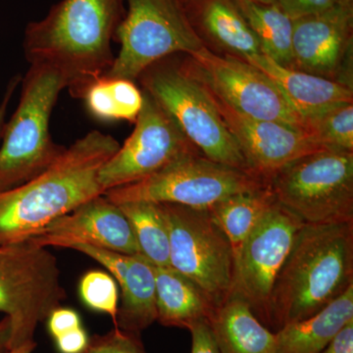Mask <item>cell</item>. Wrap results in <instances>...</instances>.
Returning a JSON list of instances; mask_svg holds the SVG:
<instances>
[{
  "mask_svg": "<svg viewBox=\"0 0 353 353\" xmlns=\"http://www.w3.org/2000/svg\"><path fill=\"white\" fill-rule=\"evenodd\" d=\"M125 0H61L26 27L24 53L63 78L75 99L112 66V41L126 14Z\"/></svg>",
  "mask_w": 353,
  "mask_h": 353,
  "instance_id": "cell-1",
  "label": "cell"
},
{
  "mask_svg": "<svg viewBox=\"0 0 353 353\" xmlns=\"http://www.w3.org/2000/svg\"><path fill=\"white\" fill-rule=\"evenodd\" d=\"M120 146L110 134L88 132L43 173L0 192V245L29 240L53 221L104 194L99 171Z\"/></svg>",
  "mask_w": 353,
  "mask_h": 353,
  "instance_id": "cell-2",
  "label": "cell"
},
{
  "mask_svg": "<svg viewBox=\"0 0 353 353\" xmlns=\"http://www.w3.org/2000/svg\"><path fill=\"white\" fill-rule=\"evenodd\" d=\"M352 285L353 223L304 224L272 290L268 329L315 315Z\"/></svg>",
  "mask_w": 353,
  "mask_h": 353,
  "instance_id": "cell-3",
  "label": "cell"
},
{
  "mask_svg": "<svg viewBox=\"0 0 353 353\" xmlns=\"http://www.w3.org/2000/svg\"><path fill=\"white\" fill-rule=\"evenodd\" d=\"M183 55H171L148 67L138 79L141 90L175 120L203 157L252 173L212 97L185 67Z\"/></svg>",
  "mask_w": 353,
  "mask_h": 353,
  "instance_id": "cell-4",
  "label": "cell"
},
{
  "mask_svg": "<svg viewBox=\"0 0 353 353\" xmlns=\"http://www.w3.org/2000/svg\"><path fill=\"white\" fill-rule=\"evenodd\" d=\"M63 78L48 67L30 65L22 79L19 104L4 125L0 146V192L29 182L63 154L66 148L51 138V113Z\"/></svg>",
  "mask_w": 353,
  "mask_h": 353,
  "instance_id": "cell-5",
  "label": "cell"
},
{
  "mask_svg": "<svg viewBox=\"0 0 353 353\" xmlns=\"http://www.w3.org/2000/svg\"><path fill=\"white\" fill-rule=\"evenodd\" d=\"M57 257L31 240L0 245V313L8 318V350L37 345L34 334L66 299Z\"/></svg>",
  "mask_w": 353,
  "mask_h": 353,
  "instance_id": "cell-6",
  "label": "cell"
},
{
  "mask_svg": "<svg viewBox=\"0 0 353 353\" xmlns=\"http://www.w3.org/2000/svg\"><path fill=\"white\" fill-rule=\"evenodd\" d=\"M268 185L304 224L353 223V152L324 148L279 169Z\"/></svg>",
  "mask_w": 353,
  "mask_h": 353,
  "instance_id": "cell-7",
  "label": "cell"
},
{
  "mask_svg": "<svg viewBox=\"0 0 353 353\" xmlns=\"http://www.w3.org/2000/svg\"><path fill=\"white\" fill-rule=\"evenodd\" d=\"M128 8L115 41L120 50L103 77L137 82L150 65L204 48L190 25L187 0H125Z\"/></svg>",
  "mask_w": 353,
  "mask_h": 353,
  "instance_id": "cell-8",
  "label": "cell"
},
{
  "mask_svg": "<svg viewBox=\"0 0 353 353\" xmlns=\"http://www.w3.org/2000/svg\"><path fill=\"white\" fill-rule=\"evenodd\" d=\"M266 185L268 182L250 172L217 163L194 152L183 155L148 178L109 190L104 196L115 204L148 201L209 209L228 197Z\"/></svg>",
  "mask_w": 353,
  "mask_h": 353,
  "instance_id": "cell-9",
  "label": "cell"
},
{
  "mask_svg": "<svg viewBox=\"0 0 353 353\" xmlns=\"http://www.w3.org/2000/svg\"><path fill=\"white\" fill-rule=\"evenodd\" d=\"M170 236V267L190 279L217 308L231 296L233 248L208 209L159 203Z\"/></svg>",
  "mask_w": 353,
  "mask_h": 353,
  "instance_id": "cell-10",
  "label": "cell"
},
{
  "mask_svg": "<svg viewBox=\"0 0 353 353\" xmlns=\"http://www.w3.org/2000/svg\"><path fill=\"white\" fill-rule=\"evenodd\" d=\"M183 63L209 92L252 119L278 121L301 128L303 118L266 74L245 60L220 57L202 48L183 55Z\"/></svg>",
  "mask_w": 353,
  "mask_h": 353,
  "instance_id": "cell-11",
  "label": "cell"
},
{
  "mask_svg": "<svg viewBox=\"0 0 353 353\" xmlns=\"http://www.w3.org/2000/svg\"><path fill=\"white\" fill-rule=\"evenodd\" d=\"M303 225L277 201L234 252L231 296L243 299L266 328L272 290Z\"/></svg>",
  "mask_w": 353,
  "mask_h": 353,
  "instance_id": "cell-12",
  "label": "cell"
},
{
  "mask_svg": "<svg viewBox=\"0 0 353 353\" xmlns=\"http://www.w3.org/2000/svg\"><path fill=\"white\" fill-rule=\"evenodd\" d=\"M141 92L143 104L134 131L99 171L104 192L139 182L183 155L199 152L175 120L148 92Z\"/></svg>",
  "mask_w": 353,
  "mask_h": 353,
  "instance_id": "cell-13",
  "label": "cell"
},
{
  "mask_svg": "<svg viewBox=\"0 0 353 353\" xmlns=\"http://www.w3.org/2000/svg\"><path fill=\"white\" fill-rule=\"evenodd\" d=\"M292 69L353 88V0L294 20Z\"/></svg>",
  "mask_w": 353,
  "mask_h": 353,
  "instance_id": "cell-14",
  "label": "cell"
},
{
  "mask_svg": "<svg viewBox=\"0 0 353 353\" xmlns=\"http://www.w3.org/2000/svg\"><path fill=\"white\" fill-rule=\"evenodd\" d=\"M209 94L240 146L248 169L266 182L276 171L290 162L307 153L324 150L301 128L278 121L246 117L211 92Z\"/></svg>",
  "mask_w": 353,
  "mask_h": 353,
  "instance_id": "cell-15",
  "label": "cell"
},
{
  "mask_svg": "<svg viewBox=\"0 0 353 353\" xmlns=\"http://www.w3.org/2000/svg\"><path fill=\"white\" fill-rule=\"evenodd\" d=\"M29 240L44 248H68L82 243L124 254H139L126 216L104 194L53 221Z\"/></svg>",
  "mask_w": 353,
  "mask_h": 353,
  "instance_id": "cell-16",
  "label": "cell"
},
{
  "mask_svg": "<svg viewBox=\"0 0 353 353\" xmlns=\"http://www.w3.org/2000/svg\"><path fill=\"white\" fill-rule=\"evenodd\" d=\"M99 262L121 288L117 327L128 333L141 334L157 319L154 267L141 254L129 255L82 243L70 245Z\"/></svg>",
  "mask_w": 353,
  "mask_h": 353,
  "instance_id": "cell-17",
  "label": "cell"
},
{
  "mask_svg": "<svg viewBox=\"0 0 353 353\" xmlns=\"http://www.w3.org/2000/svg\"><path fill=\"white\" fill-rule=\"evenodd\" d=\"M187 11L197 38L210 52L241 60L263 54L234 0H187Z\"/></svg>",
  "mask_w": 353,
  "mask_h": 353,
  "instance_id": "cell-18",
  "label": "cell"
},
{
  "mask_svg": "<svg viewBox=\"0 0 353 353\" xmlns=\"http://www.w3.org/2000/svg\"><path fill=\"white\" fill-rule=\"evenodd\" d=\"M282 90L301 118L343 103H353V88L296 69L285 68L264 54L246 58Z\"/></svg>",
  "mask_w": 353,
  "mask_h": 353,
  "instance_id": "cell-19",
  "label": "cell"
},
{
  "mask_svg": "<svg viewBox=\"0 0 353 353\" xmlns=\"http://www.w3.org/2000/svg\"><path fill=\"white\" fill-rule=\"evenodd\" d=\"M208 323L220 353L275 352V333L239 297L230 296L215 308Z\"/></svg>",
  "mask_w": 353,
  "mask_h": 353,
  "instance_id": "cell-20",
  "label": "cell"
},
{
  "mask_svg": "<svg viewBox=\"0 0 353 353\" xmlns=\"http://www.w3.org/2000/svg\"><path fill=\"white\" fill-rule=\"evenodd\" d=\"M350 320L353 285L315 315L278 330L274 353H320Z\"/></svg>",
  "mask_w": 353,
  "mask_h": 353,
  "instance_id": "cell-21",
  "label": "cell"
},
{
  "mask_svg": "<svg viewBox=\"0 0 353 353\" xmlns=\"http://www.w3.org/2000/svg\"><path fill=\"white\" fill-rule=\"evenodd\" d=\"M153 267L160 324L188 329L194 323L210 319L215 308L190 279L172 267Z\"/></svg>",
  "mask_w": 353,
  "mask_h": 353,
  "instance_id": "cell-22",
  "label": "cell"
},
{
  "mask_svg": "<svg viewBox=\"0 0 353 353\" xmlns=\"http://www.w3.org/2000/svg\"><path fill=\"white\" fill-rule=\"evenodd\" d=\"M252 28L262 53L285 68H292L294 20L276 3L234 0Z\"/></svg>",
  "mask_w": 353,
  "mask_h": 353,
  "instance_id": "cell-23",
  "label": "cell"
},
{
  "mask_svg": "<svg viewBox=\"0 0 353 353\" xmlns=\"http://www.w3.org/2000/svg\"><path fill=\"white\" fill-rule=\"evenodd\" d=\"M276 202L277 199L266 185L228 197L208 210L227 236L234 254Z\"/></svg>",
  "mask_w": 353,
  "mask_h": 353,
  "instance_id": "cell-24",
  "label": "cell"
},
{
  "mask_svg": "<svg viewBox=\"0 0 353 353\" xmlns=\"http://www.w3.org/2000/svg\"><path fill=\"white\" fill-rule=\"evenodd\" d=\"M88 113L95 119L136 123L143 104V94L136 82L101 77L83 94Z\"/></svg>",
  "mask_w": 353,
  "mask_h": 353,
  "instance_id": "cell-25",
  "label": "cell"
},
{
  "mask_svg": "<svg viewBox=\"0 0 353 353\" xmlns=\"http://www.w3.org/2000/svg\"><path fill=\"white\" fill-rule=\"evenodd\" d=\"M126 216L139 254L157 267H170V236L159 203L148 201L116 204Z\"/></svg>",
  "mask_w": 353,
  "mask_h": 353,
  "instance_id": "cell-26",
  "label": "cell"
},
{
  "mask_svg": "<svg viewBox=\"0 0 353 353\" xmlns=\"http://www.w3.org/2000/svg\"><path fill=\"white\" fill-rule=\"evenodd\" d=\"M301 129L323 148L353 152V103L339 104L306 116Z\"/></svg>",
  "mask_w": 353,
  "mask_h": 353,
  "instance_id": "cell-27",
  "label": "cell"
},
{
  "mask_svg": "<svg viewBox=\"0 0 353 353\" xmlns=\"http://www.w3.org/2000/svg\"><path fill=\"white\" fill-rule=\"evenodd\" d=\"M113 276L108 272H87L79 284V294L88 308L110 316L117 327L119 292Z\"/></svg>",
  "mask_w": 353,
  "mask_h": 353,
  "instance_id": "cell-28",
  "label": "cell"
},
{
  "mask_svg": "<svg viewBox=\"0 0 353 353\" xmlns=\"http://www.w3.org/2000/svg\"><path fill=\"white\" fill-rule=\"evenodd\" d=\"M83 353H146L139 334L128 333L114 328L103 336L90 339L87 350Z\"/></svg>",
  "mask_w": 353,
  "mask_h": 353,
  "instance_id": "cell-29",
  "label": "cell"
},
{
  "mask_svg": "<svg viewBox=\"0 0 353 353\" xmlns=\"http://www.w3.org/2000/svg\"><path fill=\"white\" fill-rule=\"evenodd\" d=\"M339 0H276V4L292 20L322 12Z\"/></svg>",
  "mask_w": 353,
  "mask_h": 353,
  "instance_id": "cell-30",
  "label": "cell"
},
{
  "mask_svg": "<svg viewBox=\"0 0 353 353\" xmlns=\"http://www.w3.org/2000/svg\"><path fill=\"white\" fill-rule=\"evenodd\" d=\"M48 329L53 339L82 327V320L76 310L57 307L48 317Z\"/></svg>",
  "mask_w": 353,
  "mask_h": 353,
  "instance_id": "cell-31",
  "label": "cell"
},
{
  "mask_svg": "<svg viewBox=\"0 0 353 353\" xmlns=\"http://www.w3.org/2000/svg\"><path fill=\"white\" fill-rule=\"evenodd\" d=\"M192 334V352L220 353L208 321L201 320L188 328Z\"/></svg>",
  "mask_w": 353,
  "mask_h": 353,
  "instance_id": "cell-32",
  "label": "cell"
},
{
  "mask_svg": "<svg viewBox=\"0 0 353 353\" xmlns=\"http://www.w3.org/2000/svg\"><path fill=\"white\" fill-rule=\"evenodd\" d=\"M54 341L59 353H83L90 343V338L83 326L57 336Z\"/></svg>",
  "mask_w": 353,
  "mask_h": 353,
  "instance_id": "cell-33",
  "label": "cell"
},
{
  "mask_svg": "<svg viewBox=\"0 0 353 353\" xmlns=\"http://www.w3.org/2000/svg\"><path fill=\"white\" fill-rule=\"evenodd\" d=\"M320 353H353V320L347 323Z\"/></svg>",
  "mask_w": 353,
  "mask_h": 353,
  "instance_id": "cell-34",
  "label": "cell"
},
{
  "mask_svg": "<svg viewBox=\"0 0 353 353\" xmlns=\"http://www.w3.org/2000/svg\"><path fill=\"white\" fill-rule=\"evenodd\" d=\"M21 81H22L21 76L13 77L9 81L6 92H4L3 99H2L1 103H0V139H1L2 132H3L4 125L6 123L7 109H8L9 103H10L14 92H15L16 88L19 85Z\"/></svg>",
  "mask_w": 353,
  "mask_h": 353,
  "instance_id": "cell-35",
  "label": "cell"
},
{
  "mask_svg": "<svg viewBox=\"0 0 353 353\" xmlns=\"http://www.w3.org/2000/svg\"><path fill=\"white\" fill-rule=\"evenodd\" d=\"M11 336V326L8 318L4 316L0 321V350L8 348Z\"/></svg>",
  "mask_w": 353,
  "mask_h": 353,
  "instance_id": "cell-36",
  "label": "cell"
},
{
  "mask_svg": "<svg viewBox=\"0 0 353 353\" xmlns=\"http://www.w3.org/2000/svg\"><path fill=\"white\" fill-rule=\"evenodd\" d=\"M36 347L37 345H28V347L16 348V350L3 348V350H0V353H32Z\"/></svg>",
  "mask_w": 353,
  "mask_h": 353,
  "instance_id": "cell-37",
  "label": "cell"
},
{
  "mask_svg": "<svg viewBox=\"0 0 353 353\" xmlns=\"http://www.w3.org/2000/svg\"><path fill=\"white\" fill-rule=\"evenodd\" d=\"M252 1L260 2V3L272 4L276 3V0H252Z\"/></svg>",
  "mask_w": 353,
  "mask_h": 353,
  "instance_id": "cell-38",
  "label": "cell"
}]
</instances>
